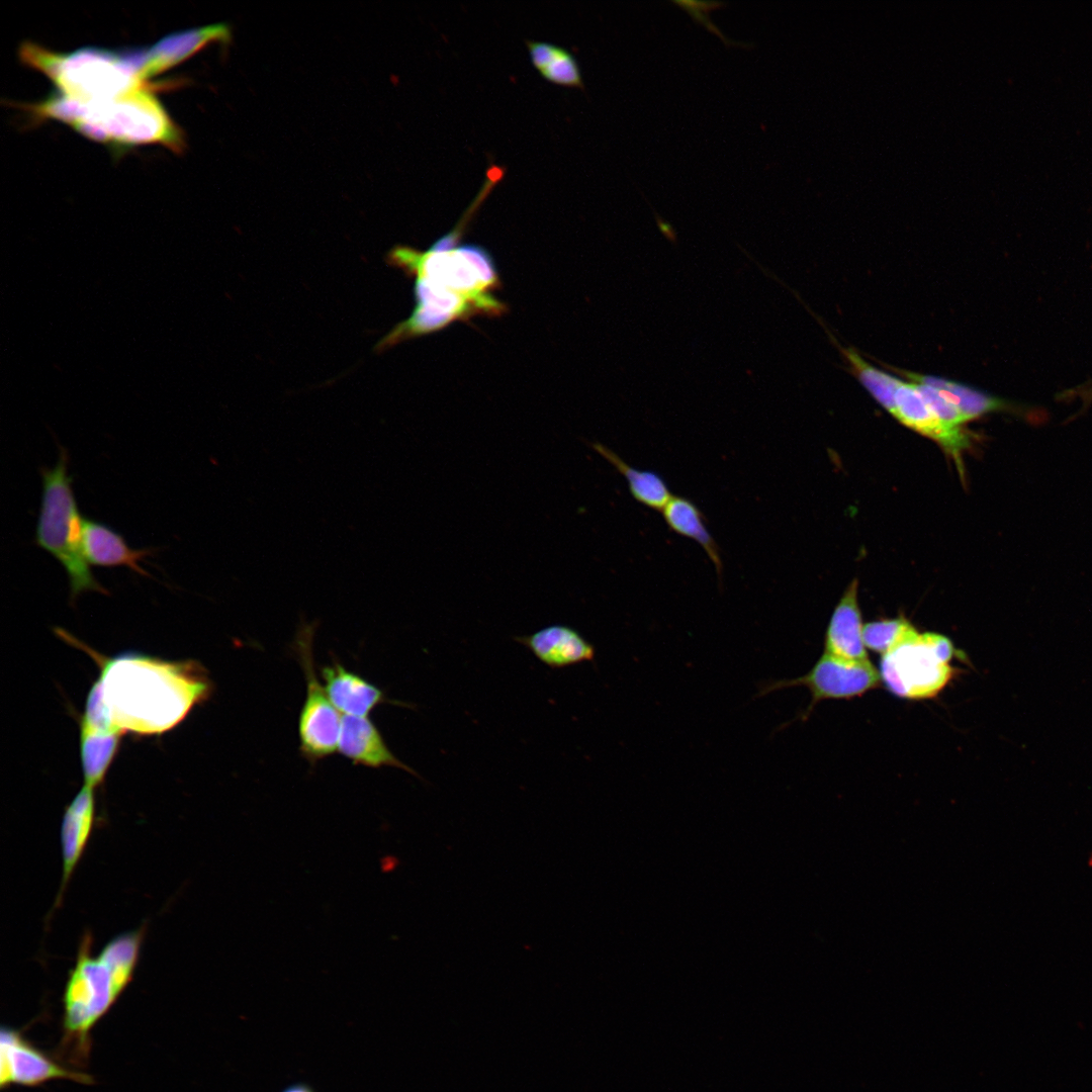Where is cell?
<instances>
[{"mask_svg": "<svg viewBox=\"0 0 1092 1092\" xmlns=\"http://www.w3.org/2000/svg\"><path fill=\"white\" fill-rule=\"evenodd\" d=\"M100 666L96 680L115 727L142 735L177 726L213 690L194 660L169 661L136 652L110 658L90 652Z\"/></svg>", "mask_w": 1092, "mask_h": 1092, "instance_id": "1", "label": "cell"}, {"mask_svg": "<svg viewBox=\"0 0 1092 1092\" xmlns=\"http://www.w3.org/2000/svg\"><path fill=\"white\" fill-rule=\"evenodd\" d=\"M146 924L111 938L98 953L86 932L63 993L62 1039L59 1056L76 1067L87 1065L91 1031L130 984L139 964Z\"/></svg>", "mask_w": 1092, "mask_h": 1092, "instance_id": "2", "label": "cell"}, {"mask_svg": "<svg viewBox=\"0 0 1092 1092\" xmlns=\"http://www.w3.org/2000/svg\"><path fill=\"white\" fill-rule=\"evenodd\" d=\"M389 264L415 278V310L462 317L476 309L495 316L507 310L496 296L500 279L490 255L477 245H444L439 241L424 252L396 246Z\"/></svg>", "mask_w": 1092, "mask_h": 1092, "instance_id": "3", "label": "cell"}, {"mask_svg": "<svg viewBox=\"0 0 1092 1092\" xmlns=\"http://www.w3.org/2000/svg\"><path fill=\"white\" fill-rule=\"evenodd\" d=\"M89 139L119 146L160 143L179 151L183 140L151 89L142 86L108 101L80 102L59 93L34 105Z\"/></svg>", "mask_w": 1092, "mask_h": 1092, "instance_id": "4", "label": "cell"}, {"mask_svg": "<svg viewBox=\"0 0 1092 1092\" xmlns=\"http://www.w3.org/2000/svg\"><path fill=\"white\" fill-rule=\"evenodd\" d=\"M20 57L48 75L59 94L84 103L112 100L144 86L146 50L85 48L56 54L24 42Z\"/></svg>", "mask_w": 1092, "mask_h": 1092, "instance_id": "5", "label": "cell"}, {"mask_svg": "<svg viewBox=\"0 0 1092 1092\" xmlns=\"http://www.w3.org/2000/svg\"><path fill=\"white\" fill-rule=\"evenodd\" d=\"M68 462V453L61 447L56 465L40 469L42 496L35 543L64 566L69 577L70 598L75 601L85 592L108 593L94 577L83 553V518L72 489Z\"/></svg>", "mask_w": 1092, "mask_h": 1092, "instance_id": "6", "label": "cell"}, {"mask_svg": "<svg viewBox=\"0 0 1092 1092\" xmlns=\"http://www.w3.org/2000/svg\"><path fill=\"white\" fill-rule=\"evenodd\" d=\"M951 641L940 634H918L881 658L880 676L893 695L908 700L936 696L954 674Z\"/></svg>", "mask_w": 1092, "mask_h": 1092, "instance_id": "7", "label": "cell"}, {"mask_svg": "<svg viewBox=\"0 0 1092 1092\" xmlns=\"http://www.w3.org/2000/svg\"><path fill=\"white\" fill-rule=\"evenodd\" d=\"M312 638L313 630L306 626L298 633L295 646L306 680V696L298 722L299 749L308 761H316L336 752L342 723L339 711L316 677Z\"/></svg>", "mask_w": 1092, "mask_h": 1092, "instance_id": "8", "label": "cell"}, {"mask_svg": "<svg viewBox=\"0 0 1092 1092\" xmlns=\"http://www.w3.org/2000/svg\"><path fill=\"white\" fill-rule=\"evenodd\" d=\"M880 684V672L870 660L852 661L824 652L806 674L791 679L763 681L755 697H764L787 688L805 687L811 694L809 707L803 713L802 719H806L820 701L861 696Z\"/></svg>", "mask_w": 1092, "mask_h": 1092, "instance_id": "9", "label": "cell"}, {"mask_svg": "<svg viewBox=\"0 0 1092 1092\" xmlns=\"http://www.w3.org/2000/svg\"><path fill=\"white\" fill-rule=\"evenodd\" d=\"M0 1048L2 1090L12 1085L35 1087L52 1080L93 1083L90 1075L65 1067L60 1060L38 1049L17 1029L2 1027Z\"/></svg>", "mask_w": 1092, "mask_h": 1092, "instance_id": "10", "label": "cell"}, {"mask_svg": "<svg viewBox=\"0 0 1092 1092\" xmlns=\"http://www.w3.org/2000/svg\"><path fill=\"white\" fill-rule=\"evenodd\" d=\"M94 789L83 786L66 807L60 830L62 879L54 909L60 906L70 880L89 842L95 822Z\"/></svg>", "mask_w": 1092, "mask_h": 1092, "instance_id": "11", "label": "cell"}, {"mask_svg": "<svg viewBox=\"0 0 1092 1092\" xmlns=\"http://www.w3.org/2000/svg\"><path fill=\"white\" fill-rule=\"evenodd\" d=\"M896 415L907 427L931 438L950 453L961 468V453L969 447L970 437L960 428L941 422L923 399L914 383L900 381L895 392Z\"/></svg>", "mask_w": 1092, "mask_h": 1092, "instance_id": "12", "label": "cell"}, {"mask_svg": "<svg viewBox=\"0 0 1092 1092\" xmlns=\"http://www.w3.org/2000/svg\"><path fill=\"white\" fill-rule=\"evenodd\" d=\"M231 26L219 22L166 35L146 50V62L141 72L143 81L184 61L203 47L218 42L229 44Z\"/></svg>", "mask_w": 1092, "mask_h": 1092, "instance_id": "13", "label": "cell"}, {"mask_svg": "<svg viewBox=\"0 0 1092 1092\" xmlns=\"http://www.w3.org/2000/svg\"><path fill=\"white\" fill-rule=\"evenodd\" d=\"M338 749L357 765L374 768L391 766L418 776L392 753L378 728L367 717H342Z\"/></svg>", "mask_w": 1092, "mask_h": 1092, "instance_id": "14", "label": "cell"}, {"mask_svg": "<svg viewBox=\"0 0 1092 1092\" xmlns=\"http://www.w3.org/2000/svg\"><path fill=\"white\" fill-rule=\"evenodd\" d=\"M515 640L552 669L593 661L596 655L595 646L577 630L565 625L547 626Z\"/></svg>", "mask_w": 1092, "mask_h": 1092, "instance_id": "15", "label": "cell"}, {"mask_svg": "<svg viewBox=\"0 0 1092 1092\" xmlns=\"http://www.w3.org/2000/svg\"><path fill=\"white\" fill-rule=\"evenodd\" d=\"M82 549L87 562L102 567H127L140 575L151 576L141 566L153 549H132L124 538L107 525L83 519Z\"/></svg>", "mask_w": 1092, "mask_h": 1092, "instance_id": "16", "label": "cell"}, {"mask_svg": "<svg viewBox=\"0 0 1092 1092\" xmlns=\"http://www.w3.org/2000/svg\"><path fill=\"white\" fill-rule=\"evenodd\" d=\"M862 628L857 603V581L853 580L830 618L824 637V652L852 661L869 660Z\"/></svg>", "mask_w": 1092, "mask_h": 1092, "instance_id": "17", "label": "cell"}, {"mask_svg": "<svg viewBox=\"0 0 1092 1092\" xmlns=\"http://www.w3.org/2000/svg\"><path fill=\"white\" fill-rule=\"evenodd\" d=\"M321 674L332 704L344 715L367 717L375 707L387 702L378 687L340 662L325 666Z\"/></svg>", "mask_w": 1092, "mask_h": 1092, "instance_id": "18", "label": "cell"}, {"mask_svg": "<svg viewBox=\"0 0 1092 1092\" xmlns=\"http://www.w3.org/2000/svg\"><path fill=\"white\" fill-rule=\"evenodd\" d=\"M912 382L923 383L940 391L962 412L967 422L991 412L1006 411L1017 415H1030L1028 408L1005 399L939 377L903 372Z\"/></svg>", "mask_w": 1092, "mask_h": 1092, "instance_id": "19", "label": "cell"}, {"mask_svg": "<svg viewBox=\"0 0 1092 1092\" xmlns=\"http://www.w3.org/2000/svg\"><path fill=\"white\" fill-rule=\"evenodd\" d=\"M661 512L672 532L695 540L705 550L721 577L723 562L719 547L705 524L701 510L691 499L672 495Z\"/></svg>", "mask_w": 1092, "mask_h": 1092, "instance_id": "20", "label": "cell"}, {"mask_svg": "<svg viewBox=\"0 0 1092 1092\" xmlns=\"http://www.w3.org/2000/svg\"><path fill=\"white\" fill-rule=\"evenodd\" d=\"M531 63L546 81L569 88L584 89L576 58L565 48L537 40H525Z\"/></svg>", "mask_w": 1092, "mask_h": 1092, "instance_id": "21", "label": "cell"}, {"mask_svg": "<svg viewBox=\"0 0 1092 1092\" xmlns=\"http://www.w3.org/2000/svg\"><path fill=\"white\" fill-rule=\"evenodd\" d=\"M590 446L625 477L631 495L638 503L656 511L664 509L672 494L666 482L658 473L630 466L614 451L600 442H594Z\"/></svg>", "mask_w": 1092, "mask_h": 1092, "instance_id": "22", "label": "cell"}, {"mask_svg": "<svg viewBox=\"0 0 1092 1092\" xmlns=\"http://www.w3.org/2000/svg\"><path fill=\"white\" fill-rule=\"evenodd\" d=\"M123 733L80 727V755L84 786L95 789L102 784L119 746Z\"/></svg>", "mask_w": 1092, "mask_h": 1092, "instance_id": "23", "label": "cell"}, {"mask_svg": "<svg viewBox=\"0 0 1092 1092\" xmlns=\"http://www.w3.org/2000/svg\"><path fill=\"white\" fill-rule=\"evenodd\" d=\"M842 352L863 386L895 417V392L901 380L876 368L852 349H844Z\"/></svg>", "mask_w": 1092, "mask_h": 1092, "instance_id": "24", "label": "cell"}, {"mask_svg": "<svg viewBox=\"0 0 1092 1092\" xmlns=\"http://www.w3.org/2000/svg\"><path fill=\"white\" fill-rule=\"evenodd\" d=\"M918 634L914 626L904 618L871 622L862 628L866 647L882 655Z\"/></svg>", "mask_w": 1092, "mask_h": 1092, "instance_id": "25", "label": "cell"}, {"mask_svg": "<svg viewBox=\"0 0 1092 1092\" xmlns=\"http://www.w3.org/2000/svg\"><path fill=\"white\" fill-rule=\"evenodd\" d=\"M912 383L941 422L950 427H960L967 422L960 408L940 391L923 383Z\"/></svg>", "mask_w": 1092, "mask_h": 1092, "instance_id": "26", "label": "cell"}, {"mask_svg": "<svg viewBox=\"0 0 1092 1092\" xmlns=\"http://www.w3.org/2000/svg\"><path fill=\"white\" fill-rule=\"evenodd\" d=\"M673 4L681 7L686 10L695 21L705 25L706 28L713 33H716L722 40L728 46L727 38L721 33V31L713 24L709 17L705 18L704 10L708 6L709 1H672Z\"/></svg>", "mask_w": 1092, "mask_h": 1092, "instance_id": "27", "label": "cell"}, {"mask_svg": "<svg viewBox=\"0 0 1092 1092\" xmlns=\"http://www.w3.org/2000/svg\"><path fill=\"white\" fill-rule=\"evenodd\" d=\"M1080 398L1084 405H1088L1092 402V381H1089L1081 386L1073 389H1069L1062 394V398Z\"/></svg>", "mask_w": 1092, "mask_h": 1092, "instance_id": "28", "label": "cell"}, {"mask_svg": "<svg viewBox=\"0 0 1092 1092\" xmlns=\"http://www.w3.org/2000/svg\"><path fill=\"white\" fill-rule=\"evenodd\" d=\"M654 215L656 217V223H657V226H658L659 231L663 234V236L668 241L675 244V242H676V233H675L674 229L672 228V225L669 224L668 222H666L655 211H654Z\"/></svg>", "mask_w": 1092, "mask_h": 1092, "instance_id": "29", "label": "cell"}, {"mask_svg": "<svg viewBox=\"0 0 1092 1092\" xmlns=\"http://www.w3.org/2000/svg\"><path fill=\"white\" fill-rule=\"evenodd\" d=\"M281 1092H315V1090L309 1084L300 1082L287 1086Z\"/></svg>", "mask_w": 1092, "mask_h": 1092, "instance_id": "30", "label": "cell"}]
</instances>
